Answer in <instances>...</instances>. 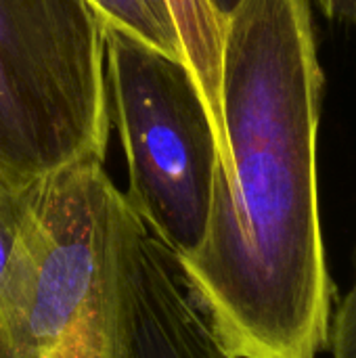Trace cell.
Instances as JSON below:
<instances>
[{"label":"cell","mask_w":356,"mask_h":358,"mask_svg":"<svg viewBox=\"0 0 356 358\" xmlns=\"http://www.w3.org/2000/svg\"><path fill=\"white\" fill-rule=\"evenodd\" d=\"M315 2L327 19L348 25L356 31V0H315Z\"/></svg>","instance_id":"30bf717a"},{"label":"cell","mask_w":356,"mask_h":358,"mask_svg":"<svg viewBox=\"0 0 356 358\" xmlns=\"http://www.w3.org/2000/svg\"><path fill=\"white\" fill-rule=\"evenodd\" d=\"M2 187H4V185H2Z\"/></svg>","instance_id":"7c38bea8"},{"label":"cell","mask_w":356,"mask_h":358,"mask_svg":"<svg viewBox=\"0 0 356 358\" xmlns=\"http://www.w3.org/2000/svg\"><path fill=\"white\" fill-rule=\"evenodd\" d=\"M23 203L0 292V358H126L122 266L138 214L97 159L42 176Z\"/></svg>","instance_id":"7a4b0ae2"},{"label":"cell","mask_w":356,"mask_h":358,"mask_svg":"<svg viewBox=\"0 0 356 358\" xmlns=\"http://www.w3.org/2000/svg\"><path fill=\"white\" fill-rule=\"evenodd\" d=\"M126 358L229 357L185 283L176 256L134 220L122 266Z\"/></svg>","instance_id":"5b68a950"},{"label":"cell","mask_w":356,"mask_h":358,"mask_svg":"<svg viewBox=\"0 0 356 358\" xmlns=\"http://www.w3.org/2000/svg\"><path fill=\"white\" fill-rule=\"evenodd\" d=\"M23 191H13L0 185V292L13 266L21 227H23Z\"/></svg>","instance_id":"ba28073f"},{"label":"cell","mask_w":356,"mask_h":358,"mask_svg":"<svg viewBox=\"0 0 356 358\" xmlns=\"http://www.w3.org/2000/svg\"><path fill=\"white\" fill-rule=\"evenodd\" d=\"M105 69L128 159L130 208L178 260L208 227L218 138L189 67L105 25Z\"/></svg>","instance_id":"277c9868"},{"label":"cell","mask_w":356,"mask_h":358,"mask_svg":"<svg viewBox=\"0 0 356 358\" xmlns=\"http://www.w3.org/2000/svg\"><path fill=\"white\" fill-rule=\"evenodd\" d=\"M210 6L214 8V13L227 23V19L235 13V8L241 4V0H208Z\"/></svg>","instance_id":"8fae6325"},{"label":"cell","mask_w":356,"mask_h":358,"mask_svg":"<svg viewBox=\"0 0 356 358\" xmlns=\"http://www.w3.org/2000/svg\"><path fill=\"white\" fill-rule=\"evenodd\" d=\"M166 4L180 42L183 61L210 111L220 151L218 168L225 170L229 164V147L220 105V63L227 23L214 13L208 0H166Z\"/></svg>","instance_id":"8992f818"},{"label":"cell","mask_w":356,"mask_h":358,"mask_svg":"<svg viewBox=\"0 0 356 358\" xmlns=\"http://www.w3.org/2000/svg\"><path fill=\"white\" fill-rule=\"evenodd\" d=\"M323 71L308 0H241L227 19L216 168L206 235L178 260L233 358H319L338 287L321 231L317 132Z\"/></svg>","instance_id":"6da1fadb"},{"label":"cell","mask_w":356,"mask_h":358,"mask_svg":"<svg viewBox=\"0 0 356 358\" xmlns=\"http://www.w3.org/2000/svg\"><path fill=\"white\" fill-rule=\"evenodd\" d=\"M105 21L151 48L183 61L180 42L166 0H92ZM185 63V61H183Z\"/></svg>","instance_id":"52a82bcc"},{"label":"cell","mask_w":356,"mask_h":358,"mask_svg":"<svg viewBox=\"0 0 356 358\" xmlns=\"http://www.w3.org/2000/svg\"><path fill=\"white\" fill-rule=\"evenodd\" d=\"M327 350L332 358H356V250L355 283L342 300L336 302L329 321Z\"/></svg>","instance_id":"9c48e42d"},{"label":"cell","mask_w":356,"mask_h":358,"mask_svg":"<svg viewBox=\"0 0 356 358\" xmlns=\"http://www.w3.org/2000/svg\"><path fill=\"white\" fill-rule=\"evenodd\" d=\"M105 17L92 0H0V185L23 191L105 164L111 96Z\"/></svg>","instance_id":"3957f363"}]
</instances>
